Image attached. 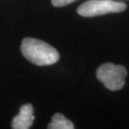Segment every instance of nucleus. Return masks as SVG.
Returning a JSON list of instances; mask_svg holds the SVG:
<instances>
[{
    "mask_svg": "<svg viewBox=\"0 0 129 129\" xmlns=\"http://www.w3.org/2000/svg\"><path fill=\"white\" fill-rule=\"evenodd\" d=\"M34 108L29 103L22 106L19 115L15 116L12 121V128L14 129H29L31 127L35 117L33 115Z\"/></svg>",
    "mask_w": 129,
    "mask_h": 129,
    "instance_id": "obj_4",
    "label": "nucleus"
},
{
    "mask_svg": "<svg viewBox=\"0 0 129 129\" xmlns=\"http://www.w3.org/2000/svg\"><path fill=\"white\" fill-rule=\"evenodd\" d=\"M75 1L76 0H51V4L55 7H64Z\"/></svg>",
    "mask_w": 129,
    "mask_h": 129,
    "instance_id": "obj_6",
    "label": "nucleus"
},
{
    "mask_svg": "<svg viewBox=\"0 0 129 129\" xmlns=\"http://www.w3.org/2000/svg\"><path fill=\"white\" fill-rule=\"evenodd\" d=\"M126 8V4L117 0H88L80 5L77 13L82 17L90 18L123 12Z\"/></svg>",
    "mask_w": 129,
    "mask_h": 129,
    "instance_id": "obj_3",
    "label": "nucleus"
},
{
    "mask_svg": "<svg viewBox=\"0 0 129 129\" xmlns=\"http://www.w3.org/2000/svg\"><path fill=\"white\" fill-rule=\"evenodd\" d=\"M49 129H74L75 126L61 113H55L48 125Z\"/></svg>",
    "mask_w": 129,
    "mask_h": 129,
    "instance_id": "obj_5",
    "label": "nucleus"
},
{
    "mask_svg": "<svg viewBox=\"0 0 129 129\" xmlns=\"http://www.w3.org/2000/svg\"><path fill=\"white\" fill-rule=\"evenodd\" d=\"M127 70L123 66L105 63L96 70V77L110 91H119L124 86Z\"/></svg>",
    "mask_w": 129,
    "mask_h": 129,
    "instance_id": "obj_2",
    "label": "nucleus"
},
{
    "mask_svg": "<svg viewBox=\"0 0 129 129\" xmlns=\"http://www.w3.org/2000/svg\"><path fill=\"white\" fill-rule=\"evenodd\" d=\"M20 50L24 58L36 66H50L55 64L60 59L55 48L35 38H24L22 40Z\"/></svg>",
    "mask_w": 129,
    "mask_h": 129,
    "instance_id": "obj_1",
    "label": "nucleus"
}]
</instances>
